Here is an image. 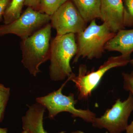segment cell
Wrapping results in <instances>:
<instances>
[{
    "mask_svg": "<svg viewBox=\"0 0 133 133\" xmlns=\"http://www.w3.org/2000/svg\"><path fill=\"white\" fill-rule=\"evenodd\" d=\"M52 26L50 23L22 40L20 45L22 63L31 75L36 77L41 72L40 66L49 60Z\"/></svg>",
    "mask_w": 133,
    "mask_h": 133,
    "instance_id": "obj_1",
    "label": "cell"
},
{
    "mask_svg": "<svg viewBox=\"0 0 133 133\" xmlns=\"http://www.w3.org/2000/svg\"><path fill=\"white\" fill-rule=\"evenodd\" d=\"M77 51L74 33L56 36L51 41L49 69L52 81H63L73 74L70 63Z\"/></svg>",
    "mask_w": 133,
    "mask_h": 133,
    "instance_id": "obj_2",
    "label": "cell"
},
{
    "mask_svg": "<svg viewBox=\"0 0 133 133\" xmlns=\"http://www.w3.org/2000/svg\"><path fill=\"white\" fill-rule=\"evenodd\" d=\"M116 33L105 23L98 25L95 19L92 20L82 32L77 35V51L73 63H77L80 58L99 59L104 52L106 44Z\"/></svg>",
    "mask_w": 133,
    "mask_h": 133,
    "instance_id": "obj_3",
    "label": "cell"
},
{
    "mask_svg": "<svg viewBox=\"0 0 133 133\" xmlns=\"http://www.w3.org/2000/svg\"><path fill=\"white\" fill-rule=\"evenodd\" d=\"M130 60V58L122 55L111 57L97 70L91 71H87L85 65H81L79 68L77 76L73 73L70 79L74 83L77 89L79 99H86L91 96L92 91L98 85L102 77L109 70L126 66L129 63Z\"/></svg>",
    "mask_w": 133,
    "mask_h": 133,
    "instance_id": "obj_4",
    "label": "cell"
},
{
    "mask_svg": "<svg viewBox=\"0 0 133 133\" xmlns=\"http://www.w3.org/2000/svg\"><path fill=\"white\" fill-rule=\"evenodd\" d=\"M68 78L57 90L53 91L48 95L36 98V101L48 109L49 118L52 119L60 113L67 112L74 117H78L86 122L92 123L96 118V115L89 109H78L75 107L77 101L74 94H70L68 96L64 95L62 90L66 83L70 79Z\"/></svg>",
    "mask_w": 133,
    "mask_h": 133,
    "instance_id": "obj_5",
    "label": "cell"
},
{
    "mask_svg": "<svg viewBox=\"0 0 133 133\" xmlns=\"http://www.w3.org/2000/svg\"><path fill=\"white\" fill-rule=\"evenodd\" d=\"M50 22V16L28 7L16 20L9 24L0 25V37L14 34L24 40Z\"/></svg>",
    "mask_w": 133,
    "mask_h": 133,
    "instance_id": "obj_6",
    "label": "cell"
},
{
    "mask_svg": "<svg viewBox=\"0 0 133 133\" xmlns=\"http://www.w3.org/2000/svg\"><path fill=\"white\" fill-rule=\"evenodd\" d=\"M133 111V97L130 92L127 99L124 101L117 99L111 108L99 118L96 117L92 124L94 127L105 129L109 133H121L125 131Z\"/></svg>",
    "mask_w": 133,
    "mask_h": 133,
    "instance_id": "obj_7",
    "label": "cell"
},
{
    "mask_svg": "<svg viewBox=\"0 0 133 133\" xmlns=\"http://www.w3.org/2000/svg\"><path fill=\"white\" fill-rule=\"evenodd\" d=\"M50 23L56 31V36L77 35L86 28L87 23L71 0L65 3L51 16Z\"/></svg>",
    "mask_w": 133,
    "mask_h": 133,
    "instance_id": "obj_8",
    "label": "cell"
},
{
    "mask_svg": "<svg viewBox=\"0 0 133 133\" xmlns=\"http://www.w3.org/2000/svg\"><path fill=\"white\" fill-rule=\"evenodd\" d=\"M123 0H101L100 19L113 32L125 28Z\"/></svg>",
    "mask_w": 133,
    "mask_h": 133,
    "instance_id": "obj_9",
    "label": "cell"
},
{
    "mask_svg": "<svg viewBox=\"0 0 133 133\" xmlns=\"http://www.w3.org/2000/svg\"><path fill=\"white\" fill-rule=\"evenodd\" d=\"M45 109L37 102L29 106L26 114L22 118L23 130L28 133H48L43 126Z\"/></svg>",
    "mask_w": 133,
    "mask_h": 133,
    "instance_id": "obj_10",
    "label": "cell"
},
{
    "mask_svg": "<svg viewBox=\"0 0 133 133\" xmlns=\"http://www.w3.org/2000/svg\"><path fill=\"white\" fill-rule=\"evenodd\" d=\"M105 50L116 51L130 58L133 52V29L119 30L105 45Z\"/></svg>",
    "mask_w": 133,
    "mask_h": 133,
    "instance_id": "obj_11",
    "label": "cell"
},
{
    "mask_svg": "<svg viewBox=\"0 0 133 133\" xmlns=\"http://www.w3.org/2000/svg\"><path fill=\"white\" fill-rule=\"evenodd\" d=\"M87 23L100 18L101 0H71Z\"/></svg>",
    "mask_w": 133,
    "mask_h": 133,
    "instance_id": "obj_12",
    "label": "cell"
},
{
    "mask_svg": "<svg viewBox=\"0 0 133 133\" xmlns=\"http://www.w3.org/2000/svg\"><path fill=\"white\" fill-rule=\"evenodd\" d=\"M26 0H12L3 16L4 24H8L19 18L22 14Z\"/></svg>",
    "mask_w": 133,
    "mask_h": 133,
    "instance_id": "obj_13",
    "label": "cell"
},
{
    "mask_svg": "<svg viewBox=\"0 0 133 133\" xmlns=\"http://www.w3.org/2000/svg\"><path fill=\"white\" fill-rule=\"evenodd\" d=\"M68 1L41 0L37 11L51 16Z\"/></svg>",
    "mask_w": 133,
    "mask_h": 133,
    "instance_id": "obj_14",
    "label": "cell"
},
{
    "mask_svg": "<svg viewBox=\"0 0 133 133\" xmlns=\"http://www.w3.org/2000/svg\"><path fill=\"white\" fill-rule=\"evenodd\" d=\"M10 95V89L0 83V122L4 118L7 104Z\"/></svg>",
    "mask_w": 133,
    "mask_h": 133,
    "instance_id": "obj_15",
    "label": "cell"
},
{
    "mask_svg": "<svg viewBox=\"0 0 133 133\" xmlns=\"http://www.w3.org/2000/svg\"><path fill=\"white\" fill-rule=\"evenodd\" d=\"M124 25L125 27L133 26V0H124Z\"/></svg>",
    "mask_w": 133,
    "mask_h": 133,
    "instance_id": "obj_16",
    "label": "cell"
},
{
    "mask_svg": "<svg viewBox=\"0 0 133 133\" xmlns=\"http://www.w3.org/2000/svg\"><path fill=\"white\" fill-rule=\"evenodd\" d=\"M124 88L126 91H129L133 97V71L130 73L123 72Z\"/></svg>",
    "mask_w": 133,
    "mask_h": 133,
    "instance_id": "obj_17",
    "label": "cell"
},
{
    "mask_svg": "<svg viewBox=\"0 0 133 133\" xmlns=\"http://www.w3.org/2000/svg\"><path fill=\"white\" fill-rule=\"evenodd\" d=\"M12 0H0V22L3 19V16Z\"/></svg>",
    "mask_w": 133,
    "mask_h": 133,
    "instance_id": "obj_18",
    "label": "cell"
},
{
    "mask_svg": "<svg viewBox=\"0 0 133 133\" xmlns=\"http://www.w3.org/2000/svg\"><path fill=\"white\" fill-rule=\"evenodd\" d=\"M40 1L41 0H26L24 3V6L37 10Z\"/></svg>",
    "mask_w": 133,
    "mask_h": 133,
    "instance_id": "obj_19",
    "label": "cell"
},
{
    "mask_svg": "<svg viewBox=\"0 0 133 133\" xmlns=\"http://www.w3.org/2000/svg\"><path fill=\"white\" fill-rule=\"evenodd\" d=\"M126 133H133V121L126 128Z\"/></svg>",
    "mask_w": 133,
    "mask_h": 133,
    "instance_id": "obj_20",
    "label": "cell"
},
{
    "mask_svg": "<svg viewBox=\"0 0 133 133\" xmlns=\"http://www.w3.org/2000/svg\"><path fill=\"white\" fill-rule=\"evenodd\" d=\"M0 133H8V129L6 128H2L0 127Z\"/></svg>",
    "mask_w": 133,
    "mask_h": 133,
    "instance_id": "obj_21",
    "label": "cell"
},
{
    "mask_svg": "<svg viewBox=\"0 0 133 133\" xmlns=\"http://www.w3.org/2000/svg\"><path fill=\"white\" fill-rule=\"evenodd\" d=\"M70 133H85L83 131H79V130H77V131H73L71 132Z\"/></svg>",
    "mask_w": 133,
    "mask_h": 133,
    "instance_id": "obj_22",
    "label": "cell"
},
{
    "mask_svg": "<svg viewBox=\"0 0 133 133\" xmlns=\"http://www.w3.org/2000/svg\"><path fill=\"white\" fill-rule=\"evenodd\" d=\"M129 63H130L132 65V66H133V58L132 59H130Z\"/></svg>",
    "mask_w": 133,
    "mask_h": 133,
    "instance_id": "obj_23",
    "label": "cell"
},
{
    "mask_svg": "<svg viewBox=\"0 0 133 133\" xmlns=\"http://www.w3.org/2000/svg\"><path fill=\"white\" fill-rule=\"evenodd\" d=\"M21 133H28V132L26 131H24V130H23V131Z\"/></svg>",
    "mask_w": 133,
    "mask_h": 133,
    "instance_id": "obj_24",
    "label": "cell"
}]
</instances>
